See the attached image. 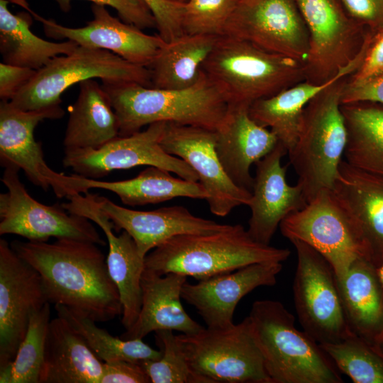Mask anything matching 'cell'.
Listing matches in <instances>:
<instances>
[{
	"mask_svg": "<svg viewBox=\"0 0 383 383\" xmlns=\"http://www.w3.org/2000/svg\"><path fill=\"white\" fill-rule=\"evenodd\" d=\"M97 244L73 238L13 241L17 255L40 274L48 302L95 322L121 315L118 289Z\"/></svg>",
	"mask_w": 383,
	"mask_h": 383,
	"instance_id": "1",
	"label": "cell"
},
{
	"mask_svg": "<svg viewBox=\"0 0 383 383\" xmlns=\"http://www.w3.org/2000/svg\"><path fill=\"white\" fill-rule=\"evenodd\" d=\"M102 86L118 116L119 136L132 135L156 122L216 131L228 111L223 94L203 70L198 81L184 89H157L136 83Z\"/></svg>",
	"mask_w": 383,
	"mask_h": 383,
	"instance_id": "2",
	"label": "cell"
},
{
	"mask_svg": "<svg viewBox=\"0 0 383 383\" xmlns=\"http://www.w3.org/2000/svg\"><path fill=\"white\" fill-rule=\"evenodd\" d=\"M290 254L287 248L257 242L240 224H228L213 233L172 237L144 260L146 269L158 274L175 272L202 280L252 263L282 262Z\"/></svg>",
	"mask_w": 383,
	"mask_h": 383,
	"instance_id": "3",
	"label": "cell"
},
{
	"mask_svg": "<svg viewBox=\"0 0 383 383\" xmlns=\"http://www.w3.org/2000/svg\"><path fill=\"white\" fill-rule=\"evenodd\" d=\"M202 70L228 107L249 109L260 99L306 80L301 62L226 35L218 37Z\"/></svg>",
	"mask_w": 383,
	"mask_h": 383,
	"instance_id": "4",
	"label": "cell"
},
{
	"mask_svg": "<svg viewBox=\"0 0 383 383\" xmlns=\"http://www.w3.org/2000/svg\"><path fill=\"white\" fill-rule=\"evenodd\" d=\"M271 383H342L320 345L295 326L294 316L279 301L257 300L249 314Z\"/></svg>",
	"mask_w": 383,
	"mask_h": 383,
	"instance_id": "5",
	"label": "cell"
},
{
	"mask_svg": "<svg viewBox=\"0 0 383 383\" xmlns=\"http://www.w3.org/2000/svg\"><path fill=\"white\" fill-rule=\"evenodd\" d=\"M345 78L308 103L296 143L288 152L307 202L323 191L332 190L343 160L348 140L340 108Z\"/></svg>",
	"mask_w": 383,
	"mask_h": 383,
	"instance_id": "6",
	"label": "cell"
},
{
	"mask_svg": "<svg viewBox=\"0 0 383 383\" xmlns=\"http://www.w3.org/2000/svg\"><path fill=\"white\" fill-rule=\"evenodd\" d=\"M99 78L104 84L136 83L152 87L147 67L131 63L108 50L78 45L52 58L9 101L23 111L60 106L62 93L77 83Z\"/></svg>",
	"mask_w": 383,
	"mask_h": 383,
	"instance_id": "7",
	"label": "cell"
},
{
	"mask_svg": "<svg viewBox=\"0 0 383 383\" xmlns=\"http://www.w3.org/2000/svg\"><path fill=\"white\" fill-rule=\"evenodd\" d=\"M177 335L199 383H271L249 316L226 328Z\"/></svg>",
	"mask_w": 383,
	"mask_h": 383,
	"instance_id": "8",
	"label": "cell"
},
{
	"mask_svg": "<svg viewBox=\"0 0 383 383\" xmlns=\"http://www.w3.org/2000/svg\"><path fill=\"white\" fill-rule=\"evenodd\" d=\"M291 243L297 255L294 302L303 331L318 344L345 339L353 333L343 313L332 267L307 244L297 240Z\"/></svg>",
	"mask_w": 383,
	"mask_h": 383,
	"instance_id": "9",
	"label": "cell"
},
{
	"mask_svg": "<svg viewBox=\"0 0 383 383\" xmlns=\"http://www.w3.org/2000/svg\"><path fill=\"white\" fill-rule=\"evenodd\" d=\"M4 167L1 181L7 192L0 194V235H18L30 241H48L54 237L106 245L89 219L68 212L62 205L48 206L36 201L20 180V169L13 165Z\"/></svg>",
	"mask_w": 383,
	"mask_h": 383,
	"instance_id": "10",
	"label": "cell"
},
{
	"mask_svg": "<svg viewBox=\"0 0 383 383\" xmlns=\"http://www.w3.org/2000/svg\"><path fill=\"white\" fill-rule=\"evenodd\" d=\"M309 32L306 80L324 83L360 52L369 30L355 21L340 0H296Z\"/></svg>",
	"mask_w": 383,
	"mask_h": 383,
	"instance_id": "11",
	"label": "cell"
},
{
	"mask_svg": "<svg viewBox=\"0 0 383 383\" xmlns=\"http://www.w3.org/2000/svg\"><path fill=\"white\" fill-rule=\"evenodd\" d=\"M279 228L290 241L300 240L320 253L338 278L357 259L367 258L354 227L331 190L320 192L303 209L289 215Z\"/></svg>",
	"mask_w": 383,
	"mask_h": 383,
	"instance_id": "12",
	"label": "cell"
},
{
	"mask_svg": "<svg viewBox=\"0 0 383 383\" xmlns=\"http://www.w3.org/2000/svg\"><path fill=\"white\" fill-rule=\"evenodd\" d=\"M305 65L309 32L296 0H238L224 34Z\"/></svg>",
	"mask_w": 383,
	"mask_h": 383,
	"instance_id": "13",
	"label": "cell"
},
{
	"mask_svg": "<svg viewBox=\"0 0 383 383\" xmlns=\"http://www.w3.org/2000/svg\"><path fill=\"white\" fill-rule=\"evenodd\" d=\"M166 125L165 122L151 123L144 131L118 136L97 149L65 150L63 165L78 175L94 179L113 170L148 165L165 169L187 180L199 181L196 172L186 162L162 148Z\"/></svg>",
	"mask_w": 383,
	"mask_h": 383,
	"instance_id": "14",
	"label": "cell"
},
{
	"mask_svg": "<svg viewBox=\"0 0 383 383\" xmlns=\"http://www.w3.org/2000/svg\"><path fill=\"white\" fill-rule=\"evenodd\" d=\"M47 302L40 274L0 239V370L12 363L31 316Z\"/></svg>",
	"mask_w": 383,
	"mask_h": 383,
	"instance_id": "15",
	"label": "cell"
},
{
	"mask_svg": "<svg viewBox=\"0 0 383 383\" xmlns=\"http://www.w3.org/2000/svg\"><path fill=\"white\" fill-rule=\"evenodd\" d=\"M216 131L167 123L160 145L165 152L186 162L207 192L211 212L220 217L248 206L251 192L235 185L226 173L216 150Z\"/></svg>",
	"mask_w": 383,
	"mask_h": 383,
	"instance_id": "16",
	"label": "cell"
},
{
	"mask_svg": "<svg viewBox=\"0 0 383 383\" xmlns=\"http://www.w3.org/2000/svg\"><path fill=\"white\" fill-rule=\"evenodd\" d=\"M29 11L43 26L47 36L67 39L79 45L110 51L136 65L148 67L166 42L142 29L112 16L105 6L93 4V18L82 28H69L45 18L28 6L26 0H9Z\"/></svg>",
	"mask_w": 383,
	"mask_h": 383,
	"instance_id": "17",
	"label": "cell"
},
{
	"mask_svg": "<svg viewBox=\"0 0 383 383\" xmlns=\"http://www.w3.org/2000/svg\"><path fill=\"white\" fill-rule=\"evenodd\" d=\"M70 213L84 216L97 224L104 231L109 245L106 262L109 273L116 284L122 306L121 323L129 329L137 320L142 304L141 277L145 260L140 255L133 238L125 231L116 235L111 221L101 211L95 194H74L64 203Z\"/></svg>",
	"mask_w": 383,
	"mask_h": 383,
	"instance_id": "18",
	"label": "cell"
},
{
	"mask_svg": "<svg viewBox=\"0 0 383 383\" xmlns=\"http://www.w3.org/2000/svg\"><path fill=\"white\" fill-rule=\"evenodd\" d=\"M282 270V262H256L195 284L187 281L182 299L196 310L208 328H226L233 324L242 298L257 287L274 285Z\"/></svg>",
	"mask_w": 383,
	"mask_h": 383,
	"instance_id": "19",
	"label": "cell"
},
{
	"mask_svg": "<svg viewBox=\"0 0 383 383\" xmlns=\"http://www.w3.org/2000/svg\"><path fill=\"white\" fill-rule=\"evenodd\" d=\"M287 153V148L278 142L269 154L255 163L248 232L262 244L270 245L281 222L307 204L301 187L287 182V167L281 162Z\"/></svg>",
	"mask_w": 383,
	"mask_h": 383,
	"instance_id": "20",
	"label": "cell"
},
{
	"mask_svg": "<svg viewBox=\"0 0 383 383\" xmlns=\"http://www.w3.org/2000/svg\"><path fill=\"white\" fill-rule=\"evenodd\" d=\"M354 227L367 258L383 265V177L342 160L331 190Z\"/></svg>",
	"mask_w": 383,
	"mask_h": 383,
	"instance_id": "21",
	"label": "cell"
},
{
	"mask_svg": "<svg viewBox=\"0 0 383 383\" xmlns=\"http://www.w3.org/2000/svg\"><path fill=\"white\" fill-rule=\"evenodd\" d=\"M170 172L163 168L149 166L134 178L115 182L57 172L54 181L55 193L57 198H62L85 193L90 189H105L115 193L124 204L131 206L159 204L178 197L208 198L207 192L199 181L176 178Z\"/></svg>",
	"mask_w": 383,
	"mask_h": 383,
	"instance_id": "22",
	"label": "cell"
},
{
	"mask_svg": "<svg viewBox=\"0 0 383 383\" xmlns=\"http://www.w3.org/2000/svg\"><path fill=\"white\" fill-rule=\"evenodd\" d=\"M95 199L101 211L113 223L114 230L125 231L133 238L143 258L172 237L213 233L228 225L194 216L182 206L143 211L120 206L104 196L95 195Z\"/></svg>",
	"mask_w": 383,
	"mask_h": 383,
	"instance_id": "23",
	"label": "cell"
},
{
	"mask_svg": "<svg viewBox=\"0 0 383 383\" xmlns=\"http://www.w3.org/2000/svg\"><path fill=\"white\" fill-rule=\"evenodd\" d=\"M61 106L23 111L9 101L0 103V160L3 167L13 165L22 170L35 186L47 191L55 173L46 164L41 144L34 138V130L45 119L61 118Z\"/></svg>",
	"mask_w": 383,
	"mask_h": 383,
	"instance_id": "24",
	"label": "cell"
},
{
	"mask_svg": "<svg viewBox=\"0 0 383 383\" xmlns=\"http://www.w3.org/2000/svg\"><path fill=\"white\" fill-rule=\"evenodd\" d=\"M216 136V153L228 177L235 185L251 192L250 167L276 147L277 136L255 122L249 109L242 107H228Z\"/></svg>",
	"mask_w": 383,
	"mask_h": 383,
	"instance_id": "25",
	"label": "cell"
},
{
	"mask_svg": "<svg viewBox=\"0 0 383 383\" xmlns=\"http://www.w3.org/2000/svg\"><path fill=\"white\" fill-rule=\"evenodd\" d=\"M187 277L170 272L160 274L146 269L141 277L142 304L134 324L119 337L124 340L143 339L151 332L171 330L182 334L198 333L204 327L189 316L181 299Z\"/></svg>",
	"mask_w": 383,
	"mask_h": 383,
	"instance_id": "26",
	"label": "cell"
},
{
	"mask_svg": "<svg viewBox=\"0 0 383 383\" xmlns=\"http://www.w3.org/2000/svg\"><path fill=\"white\" fill-rule=\"evenodd\" d=\"M335 282L350 331L375 345L383 333V284L378 267L360 257Z\"/></svg>",
	"mask_w": 383,
	"mask_h": 383,
	"instance_id": "27",
	"label": "cell"
},
{
	"mask_svg": "<svg viewBox=\"0 0 383 383\" xmlns=\"http://www.w3.org/2000/svg\"><path fill=\"white\" fill-rule=\"evenodd\" d=\"M364 54L365 50L362 48L348 65L324 83L304 80L254 102L249 108L250 117L260 126L269 128L289 152L296 143L304 110L308 103L333 83L353 74L360 65Z\"/></svg>",
	"mask_w": 383,
	"mask_h": 383,
	"instance_id": "28",
	"label": "cell"
},
{
	"mask_svg": "<svg viewBox=\"0 0 383 383\" xmlns=\"http://www.w3.org/2000/svg\"><path fill=\"white\" fill-rule=\"evenodd\" d=\"M104 362L62 318L50 320L40 383H99Z\"/></svg>",
	"mask_w": 383,
	"mask_h": 383,
	"instance_id": "29",
	"label": "cell"
},
{
	"mask_svg": "<svg viewBox=\"0 0 383 383\" xmlns=\"http://www.w3.org/2000/svg\"><path fill=\"white\" fill-rule=\"evenodd\" d=\"M119 131L118 116L103 86L94 79L79 83L65 133V150L99 148L119 136Z\"/></svg>",
	"mask_w": 383,
	"mask_h": 383,
	"instance_id": "30",
	"label": "cell"
},
{
	"mask_svg": "<svg viewBox=\"0 0 383 383\" xmlns=\"http://www.w3.org/2000/svg\"><path fill=\"white\" fill-rule=\"evenodd\" d=\"M9 0H0V52L3 62L38 70L58 55L72 52L79 45L67 40L53 43L30 30L32 14L26 10L13 13Z\"/></svg>",
	"mask_w": 383,
	"mask_h": 383,
	"instance_id": "31",
	"label": "cell"
},
{
	"mask_svg": "<svg viewBox=\"0 0 383 383\" xmlns=\"http://www.w3.org/2000/svg\"><path fill=\"white\" fill-rule=\"evenodd\" d=\"M218 37L184 33L166 42L148 67L152 87L179 89L194 84Z\"/></svg>",
	"mask_w": 383,
	"mask_h": 383,
	"instance_id": "32",
	"label": "cell"
},
{
	"mask_svg": "<svg viewBox=\"0 0 383 383\" xmlns=\"http://www.w3.org/2000/svg\"><path fill=\"white\" fill-rule=\"evenodd\" d=\"M348 132L345 161L362 171L383 177V105L341 104Z\"/></svg>",
	"mask_w": 383,
	"mask_h": 383,
	"instance_id": "33",
	"label": "cell"
},
{
	"mask_svg": "<svg viewBox=\"0 0 383 383\" xmlns=\"http://www.w3.org/2000/svg\"><path fill=\"white\" fill-rule=\"evenodd\" d=\"M57 316L64 318L84 340L93 353L104 362L124 360L140 363L157 360L162 351L155 350L142 339L124 340L98 327L96 322L62 305H55Z\"/></svg>",
	"mask_w": 383,
	"mask_h": 383,
	"instance_id": "34",
	"label": "cell"
},
{
	"mask_svg": "<svg viewBox=\"0 0 383 383\" xmlns=\"http://www.w3.org/2000/svg\"><path fill=\"white\" fill-rule=\"evenodd\" d=\"M50 314V303L47 302L31 316L13 361L0 370V383L40 382Z\"/></svg>",
	"mask_w": 383,
	"mask_h": 383,
	"instance_id": "35",
	"label": "cell"
},
{
	"mask_svg": "<svg viewBox=\"0 0 383 383\" xmlns=\"http://www.w3.org/2000/svg\"><path fill=\"white\" fill-rule=\"evenodd\" d=\"M319 345L354 383H383V356L374 345L354 333L339 342Z\"/></svg>",
	"mask_w": 383,
	"mask_h": 383,
	"instance_id": "36",
	"label": "cell"
},
{
	"mask_svg": "<svg viewBox=\"0 0 383 383\" xmlns=\"http://www.w3.org/2000/svg\"><path fill=\"white\" fill-rule=\"evenodd\" d=\"M155 341L162 351L157 360L140 362L152 383H199L192 372L178 335L171 330L155 332Z\"/></svg>",
	"mask_w": 383,
	"mask_h": 383,
	"instance_id": "37",
	"label": "cell"
},
{
	"mask_svg": "<svg viewBox=\"0 0 383 383\" xmlns=\"http://www.w3.org/2000/svg\"><path fill=\"white\" fill-rule=\"evenodd\" d=\"M238 0H188L184 4L185 34L223 35Z\"/></svg>",
	"mask_w": 383,
	"mask_h": 383,
	"instance_id": "38",
	"label": "cell"
},
{
	"mask_svg": "<svg viewBox=\"0 0 383 383\" xmlns=\"http://www.w3.org/2000/svg\"><path fill=\"white\" fill-rule=\"evenodd\" d=\"M64 12L71 9L72 0H54ZM114 9L121 19L140 29L156 28L155 19L142 0H87Z\"/></svg>",
	"mask_w": 383,
	"mask_h": 383,
	"instance_id": "39",
	"label": "cell"
},
{
	"mask_svg": "<svg viewBox=\"0 0 383 383\" xmlns=\"http://www.w3.org/2000/svg\"><path fill=\"white\" fill-rule=\"evenodd\" d=\"M152 13L159 35L165 41L184 34L182 29V14L184 3L170 0H142Z\"/></svg>",
	"mask_w": 383,
	"mask_h": 383,
	"instance_id": "40",
	"label": "cell"
},
{
	"mask_svg": "<svg viewBox=\"0 0 383 383\" xmlns=\"http://www.w3.org/2000/svg\"><path fill=\"white\" fill-rule=\"evenodd\" d=\"M383 74V27L368 30L362 61L357 70L346 80L349 84L365 82Z\"/></svg>",
	"mask_w": 383,
	"mask_h": 383,
	"instance_id": "41",
	"label": "cell"
},
{
	"mask_svg": "<svg viewBox=\"0 0 383 383\" xmlns=\"http://www.w3.org/2000/svg\"><path fill=\"white\" fill-rule=\"evenodd\" d=\"M348 13L367 30L383 27V0H340Z\"/></svg>",
	"mask_w": 383,
	"mask_h": 383,
	"instance_id": "42",
	"label": "cell"
},
{
	"mask_svg": "<svg viewBox=\"0 0 383 383\" xmlns=\"http://www.w3.org/2000/svg\"><path fill=\"white\" fill-rule=\"evenodd\" d=\"M150 380L140 363L124 360L104 362L99 383H149Z\"/></svg>",
	"mask_w": 383,
	"mask_h": 383,
	"instance_id": "43",
	"label": "cell"
},
{
	"mask_svg": "<svg viewBox=\"0 0 383 383\" xmlns=\"http://www.w3.org/2000/svg\"><path fill=\"white\" fill-rule=\"evenodd\" d=\"M37 70L0 63V97L10 101L33 77Z\"/></svg>",
	"mask_w": 383,
	"mask_h": 383,
	"instance_id": "44",
	"label": "cell"
},
{
	"mask_svg": "<svg viewBox=\"0 0 383 383\" xmlns=\"http://www.w3.org/2000/svg\"><path fill=\"white\" fill-rule=\"evenodd\" d=\"M365 101L383 105V74L357 84H349L345 80L341 94V104Z\"/></svg>",
	"mask_w": 383,
	"mask_h": 383,
	"instance_id": "45",
	"label": "cell"
},
{
	"mask_svg": "<svg viewBox=\"0 0 383 383\" xmlns=\"http://www.w3.org/2000/svg\"><path fill=\"white\" fill-rule=\"evenodd\" d=\"M377 350L383 356V338L379 340L375 345H374Z\"/></svg>",
	"mask_w": 383,
	"mask_h": 383,
	"instance_id": "46",
	"label": "cell"
},
{
	"mask_svg": "<svg viewBox=\"0 0 383 383\" xmlns=\"http://www.w3.org/2000/svg\"><path fill=\"white\" fill-rule=\"evenodd\" d=\"M378 270H379V276H380V278H381V280H382V284H383V265H381L379 267H378ZM382 338H383V333H382L381 338H379V340H381Z\"/></svg>",
	"mask_w": 383,
	"mask_h": 383,
	"instance_id": "47",
	"label": "cell"
},
{
	"mask_svg": "<svg viewBox=\"0 0 383 383\" xmlns=\"http://www.w3.org/2000/svg\"><path fill=\"white\" fill-rule=\"evenodd\" d=\"M170 1L180 2V3H186L188 0H170Z\"/></svg>",
	"mask_w": 383,
	"mask_h": 383,
	"instance_id": "48",
	"label": "cell"
}]
</instances>
